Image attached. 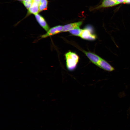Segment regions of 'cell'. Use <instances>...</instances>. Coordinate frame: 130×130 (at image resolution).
<instances>
[{
    "mask_svg": "<svg viewBox=\"0 0 130 130\" xmlns=\"http://www.w3.org/2000/svg\"><path fill=\"white\" fill-rule=\"evenodd\" d=\"M97 66L101 68L108 72H112L115 70L114 68L107 61L102 58Z\"/></svg>",
    "mask_w": 130,
    "mask_h": 130,
    "instance_id": "obj_4",
    "label": "cell"
},
{
    "mask_svg": "<svg viewBox=\"0 0 130 130\" xmlns=\"http://www.w3.org/2000/svg\"><path fill=\"white\" fill-rule=\"evenodd\" d=\"M66 65L68 70L72 71L76 68L78 62L79 57L75 53L69 51L65 54Z\"/></svg>",
    "mask_w": 130,
    "mask_h": 130,
    "instance_id": "obj_1",
    "label": "cell"
},
{
    "mask_svg": "<svg viewBox=\"0 0 130 130\" xmlns=\"http://www.w3.org/2000/svg\"><path fill=\"white\" fill-rule=\"evenodd\" d=\"M63 26L58 25L50 29L45 34L40 36V39L45 38L57 34L62 31Z\"/></svg>",
    "mask_w": 130,
    "mask_h": 130,
    "instance_id": "obj_3",
    "label": "cell"
},
{
    "mask_svg": "<svg viewBox=\"0 0 130 130\" xmlns=\"http://www.w3.org/2000/svg\"><path fill=\"white\" fill-rule=\"evenodd\" d=\"M118 4L122 3H125V0H115Z\"/></svg>",
    "mask_w": 130,
    "mask_h": 130,
    "instance_id": "obj_13",
    "label": "cell"
},
{
    "mask_svg": "<svg viewBox=\"0 0 130 130\" xmlns=\"http://www.w3.org/2000/svg\"><path fill=\"white\" fill-rule=\"evenodd\" d=\"M118 4L115 0H103L101 4L91 10L112 6Z\"/></svg>",
    "mask_w": 130,
    "mask_h": 130,
    "instance_id": "obj_8",
    "label": "cell"
},
{
    "mask_svg": "<svg viewBox=\"0 0 130 130\" xmlns=\"http://www.w3.org/2000/svg\"><path fill=\"white\" fill-rule=\"evenodd\" d=\"M83 22L82 21H80L65 25L63 26L62 32L69 31L73 29L79 28Z\"/></svg>",
    "mask_w": 130,
    "mask_h": 130,
    "instance_id": "obj_6",
    "label": "cell"
},
{
    "mask_svg": "<svg viewBox=\"0 0 130 130\" xmlns=\"http://www.w3.org/2000/svg\"><path fill=\"white\" fill-rule=\"evenodd\" d=\"M33 1H35L39 4L41 0H32Z\"/></svg>",
    "mask_w": 130,
    "mask_h": 130,
    "instance_id": "obj_14",
    "label": "cell"
},
{
    "mask_svg": "<svg viewBox=\"0 0 130 130\" xmlns=\"http://www.w3.org/2000/svg\"><path fill=\"white\" fill-rule=\"evenodd\" d=\"M79 37L83 39L90 41H94L97 38L94 28L90 25L86 26L83 29Z\"/></svg>",
    "mask_w": 130,
    "mask_h": 130,
    "instance_id": "obj_2",
    "label": "cell"
},
{
    "mask_svg": "<svg viewBox=\"0 0 130 130\" xmlns=\"http://www.w3.org/2000/svg\"><path fill=\"white\" fill-rule=\"evenodd\" d=\"M82 30L83 29L78 28L71 30L69 32L73 35L79 37Z\"/></svg>",
    "mask_w": 130,
    "mask_h": 130,
    "instance_id": "obj_11",
    "label": "cell"
},
{
    "mask_svg": "<svg viewBox=\"0 0 130 130\" xmlns=\"http://www.w3.org/2000/svg\"><path fill=\"white\" fill-rule=\"evenodd\" d=\"M125 3H130V0H125Z\"/></svg>",
    "mask_w": 130,
    "mask_h": 130,
    "instance_id": "obj_15",
    "label": "cell"
},
{
    "mask_svg": "<svg viewBox=\"0 0 130 130\" xmlns=\"http://www.w3.org/2000/svg\"><path fill=\"white\" fill-rule=\"evenodd\" d=\"M83 52L91 61L96 65L101 58L100 57L94 53L84 50H83Z\"/></svg>",
    "mask_w": 130,
    "mask_h": 130,
    "instance_id": "obj_5",
    "label": "cell"
},
{
    "mask_svg": "<svg viewBox=\"0 0 130 130\" xmlns=\"http://www.w3.org/2000/svg\"><path fill=\"white\" fill-rule=\"evenodd\" d=\"M48 2L47 0H40L39 5V12H41L47 9Z\"/></svg>",
    "mask_w": 130,
    "mask_h": 130,
    "instance_id": "obj_10",
    "label": "cell"
},
{
    "mask_svg": "<svg viewBox=\"0 0 130 130\" xmlns=\"http://www.w3.org/2000/svg\"><path fill=\"white\" fill-rule=\"evenodd\" d=\"M35 16L36 20L41 27L46 31H47L50 29L49 27L44 18L38 14L35 15Z\"/></svg>",
    "mask_w": 130,
    "mask_h": 130,
    "instance_id": "obj_7",
    "label": "cell"
},
{
    "mask_svg": "<svg viewBox=\"0 0 130 130\" xmlns=\"http://www.w3.org/2000/svg\"><path fill=\"white\" fill-rule=\"evenodd\" d=\"M33 1H23L21 2L25 7L28 10L31 5Z\"/></svg>",
    "mask_w": 130,
    "mask_h": 130,
    "instance_id": "obj_12",
    "label": "cell"
},
{
    "mask_svg": "<svg viewBox=\"0 0 130 130\" xmlns=\"http://www.w3.org/2000/svg\"><path fill=\"white\" fill-rule=\"evenodd\" d=\"M39 4L38 3L33 1L31 6L28 9V14H33L35 15L39 12Z\"/></svg>",
    "mask_w": 130,
    "mask_h": 130,
    "instance_id": "obj_9",
    "label": "cell"
}]
</instances>
